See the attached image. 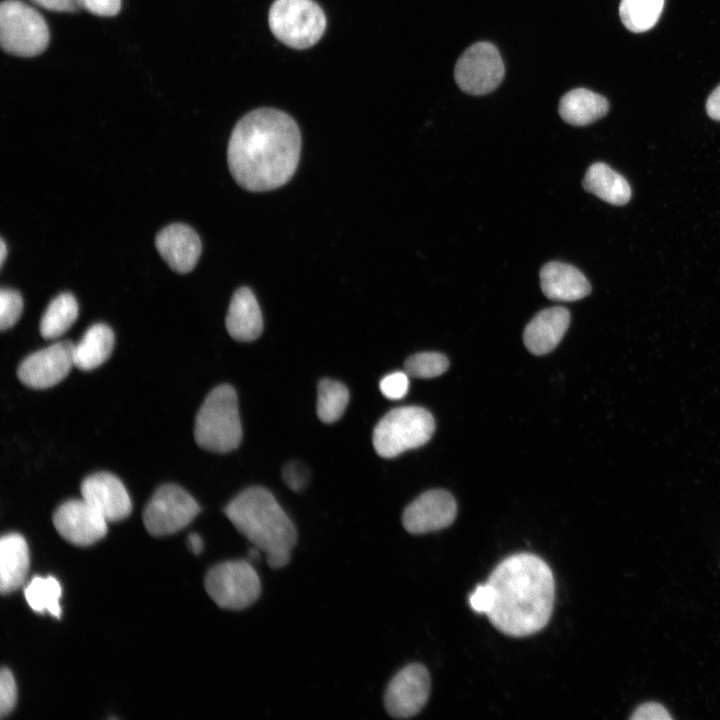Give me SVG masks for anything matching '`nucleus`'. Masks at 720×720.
I'll return each mask as SVG.
<instances>
[{
  "instance_id": "obj_19",
  "label": "nucleus",
  "mask_w": 720,
  "mask_h": 720,
  "mask_svg": "<svg viewBox=\"0 0 720 720\" xmlns=\"http://www.w3.org/2000/svg\"><path fill=\"white\" fill-rule=\"evenodd\" d=\"M229 335L237 341H253L263 330V319L254 293L238 288L230 301L225 320Z\"/></svg>"
},
{
  "instance_id": "obj_14",
  "label": "nucleus",
  "mask_w": 720,
  "mask_h": 720,
  "mask_svg": "<svg viewBox=\"0 0 720 720\" xmlns=\"http://www.w3.org/2000/svg\"><path fill=\"white\" fill-rule=\"evenodd\" d=\"M457 514L454 497L441 489L419 495L404 509L402 524L410 534H424L450 526Z\"/></svg>"
},
{
  "instance_id": "obj_31",
  "label": "nucleus",
  "mask_w": 720,
  "mask_h": 720,
  "mask_svg": "<svg viewBox=\"0 0 720 720\" xmlns=\"http://www.w3.org/2000/svg\"><path fill=\"white\" fill-rule=\"evenodd\" d=\"M408 374L404 371H396L386 375L379 383L382 394L391 400L403 398L409 389Z\"/></svg>"
},
{
  "instance_id": "obj_1",
  "label": "nucleus",
  "mask_w": 720,
  "mask_h": 720,
  "mask_svg": "<svg viewBox=\"0 0 720 720\" xmlns=\"http://www.w3.org/2000/svg\"><path fill=\"white\" fill-rule=\"evenodd\" d=\"M301 151V134L286 113L261 108L235 125L227 148L229 170L242 188L252 192L276 189L295 173Z\"/></svg>"
},
{
  "instance_id": "obj_16",
  "label": "nucleus",
  "mask_w": 720,
  "mask_h": 720,
  "mask_svg": "<svg viewBox=\"0 0 720 720\" xmlns=\"http://www.w3.org/2000/svg\"><path fill=\"white\" fill-rule=\"evenodd\" d=\"M155 246L167 265L180 274L193 270L201 254L199 236L182 223H173L159 231Z\"/></svg>"
},
{
  "instance_id": "obj_5",
  "label": "nucleus",
  "mask_w": 720,
  "mask_h": 720,
  "mask_svg": "<svg viewBox=\"0 0 720 720\" xmlns=\"http://www.w3.org/2000/svg\"><path fill=\"white\" fill-rule=\"evenodd\" d=\"M434 430L435 421L428 410L418 406L395 408L376 424L373 446L379 456L394 458L427 443Z\"/></svg>"
},
{
  "instance_id": "obj_40",
  "label": "nucleus",
  "mask_w": 720,
  "mask_h": 720,
  "mask_svg": "<svg viewBox=\"0 0 720 720\" xmlns=\"http://www.w3.org/2000/svg\"><path fill=\"white\" fill-rule=\"evenodd\" d=\"M8 253L6 243L3 238L0 240V264L3 266L4 260L6 258V255Z\"/></svg>"
},
{
  "instance_id": "obj_25",
  "label": "nucleus",
  "mask_w": 720,
  "mask_h": 720,
  "mask_svg": "<svg viewBox=\"0 0 720 720\" xmlns=\"http://www.w3.org/2000/svg\"><path fill=\"white\" fill-rule=\"evenodd\" d=\"M61 594L60 583L52 576H36L24 588L25 599L33 611L48 612L56 618L61 615Z\"/></svg>"
},
{
  "instance_id": "obj_23",
  "label": "nucleus",
  "mask_w": 720,
  "mask_h": 720,
  "mask_svg": "<svg viewBox=\"0 0 720 720\" xmlns=\"http://www.w3.org/2000/svg\"><path fill=\"white\" fill-rule=\"evenodd\" d=\"M583 188L612 205H624L631 197L627 180L602 162L594 163L588 168Z\"/></svg>"
},
{
  "instance_id": "obj_35",
  "label": "nucleus",
  "mask_w": 720,
  "mask_h": 720,
  "mask_svg": "<svg viewBox=\"0 0 720 720\" xmlns=\"http://www.w3.org/2000/svg\"><path fill=\"white\" fill-rule=\"evenodd\" d=\"M79 8L98 16H114L120 11L121 0H75Z\"/></svg>"
},
{
  "instance_id": "obj_17",
  "label": "nucleus",
  "mask_w": 720,
  "mask_h": 720,
  "mask_svg": "<svg viewBox=\"0 0 720 720\" xmlns=\"http://www.w3.org/2000/svg\"><path fill=\"white\" fill-rule=\"evenodd\" d=\"M569 323L570 313L564 307H551L540 311L524 330L526 348L535 355L552 351L563 338Z\"/></svg>"
},
{
  "instance_id": "obj_20",
  "label": "nucleus",
  "mask_w": 720,
  "mask_h": 720,
  "mask_svg": "<svg viewBox=\"0 0 720 720\" xmlns=\"http://www.w3.org/2000/svg\"><path fill=\"white\" fill-rule=\"evenodd\" d=\"M30 557L25 538L8 533L0 540V591L9 594L19 589L29 571Z\"/></svg>"
},
{
  "instance_id": "obj_12",
  "label": "nucleus",
  "mask_w": 720,
  "mask_h": 720,
  "mask_svg": "<svg viewBox=\"0 0 720 720\" xmlns=\"http://www.w3.org/2000/svg\"><path fill=\"white\" fill-rule=\"evenodd\" d=\"M74 344L60 341L27 356L19 365V380L33 389H45L62 381L74 366Z\"/></svg>"
},
{
  "instance_id": "obj_38",
  "label": "nucleus",
  "mask_w": 720,
  "mask_h": 720,
  "mask_svg": "<svg viewBox=\"0 0 720 720\" xmlns=\"http://www.w3.org/2000/svg\"><path fill=\"white\" fill-rule=\"evenodd\" d=\"M187 543H188V546H189L190 550H191L193 553L199 554V553L202 552L204 543H203V540H202V538H201V536H200L199 534H197V533H191V534L188 536Z\"/></svg>"
},
{
  "instance_id": "obj_29",
  "label": "nucleus",
  "mask_w": 720,
  "mask_h": 720,
  "mask_svg": "<svg viewBox=\"0 0 720 720\" xmlns=\"http://www.w3.org/2000/svg\"><path fill=\"white\" fill-rule=\"evenodd\" d=\"M23 310V300L20 293L9 288L0 291V328L6 330L12 327L19 319Z\"/></svg>"
},
{
  "instance_id": "obj_18",
  "label": "nucleus",
  "mask_w": 720,
  "mask_h": 720,
  "mask_svg": "<svg viewBox=\"0 0 720 720\" xmlns=\"http://www.w3.org/2000/svg\"><path fill=\"white\" fill-rule=\"evenodd\" d=\"M544 295L557 301H576L587 296L591 286L580 270L572 265L553 261L540 270Z\"/></svg>"
},
{
  "instance_id": "obj_33",
  "label": "nucleus",
  "mask_w": 720,
  "mask_h": 720,
  "mask_svg": "<svg viewBox=\"0 0 720 720\" xmlns=\"http://www.w3.org/2000/svg\"><path fill=\"white\" fill-rule=\"evenodd\" d=\"M631 720H671L673 717L668 710L658 702H645L638 705L631 716Z\"/></svg>"
},
{
  "instance_id": "obj_11",
  "label": "nucleus",
  "mask_w": 720,
  "mask_h": 720,
  "mask_svg": "<svg viewBox=\"0 0 720 720\" xmlns=\"http://www.w3.org/2000/svg\"><path fill=\"white\" fill-rule=\"evenodd\" d=\"M430 688L431 681L426 667L420 663L409 664L388 683L384 693V707L393 718H410L425 706Z\"/></svg>"
},
{
  "instance_id": "obj_37",
  "label": "nucleus",
  "mask_w": 720,
  "mask_h": 720,
  "mask_svg": "<svg viewBox=\"0 0 720 720\" xmlns=\"http://www.w3.org/2000/svg\"><path fill=\"white\" fill-rule=\"evenodd\" d=\"M706 111L710 118L720 121V85L708 97Z\"/></svg>"
},
{
  "instance_id": "obj_39",
  "label": "nucleus",
  "mask_w": 720,
  "mask_h": 720,
  "mask_svg": "<svg viewBox=\"0 0 720 720\" xmlns=\"http://www.w3.org/2000/svg\"><path fill=\"white\" fill-rule=\"evenodd\" d=\"M260 552H262V551H261L260 549H258L257 547H255V546H253L252 548H250L249 551H248V558H249V560H253V561L259 560V558H260V556H261V553H260Z\"/></svg>"
},
{
  "instance_id": "obj_36",
  "label": "nucleus",
  "mask_w": 720,
  "mask_h": 720,
  "mask_svg": "<svg viewBox=\"0 0 720 720\" xmlns=\"http://www.w3.org/2000/svg\"><path fill=\"white\" fill-rule=\"evenodd\" d=\"M36 5L55 12H74L79 9L75 0H30Z\"/></svg>"
},
{
  "instance_id": "obj_3",
  "label": "nucleus",
  "mask_w": 720,
  "mask_h": 720,
  "mask_svg": "<svg viewBox=\"0 0 720 720\" xmlns=\"http://www.w3.org/2000/svg\"><path fill=\"white\" fill-rule=\"evenodd\" d=\"M224 513L253 546L266 553H290L297 542V531L273 494L253 486L240 492Z\"/></svg>"
},
{
  "instance_id": "obj_30",
  "label": "nucleus",
  "mask_w": 720,
  "mask_h": 720,
  "mask_svg": "<svg viewBox=\"0 0 720 720\" xmlns=\"http://www.w3.org/2000/svg\"><path fill=\"white\" fill-rule=\"evenodd\" d=\"M17 702V686L8 668L0 673V715L2 718L12 712Z\"/></svg>"
},
{
  "instance_id": "obj_21",
  "label": "nucleus",
  "mask_w": 720,
  "mask_h": 720,
  "mask_svg": "<svg viewBox=\"0 0 720 720\" xmlns=\"http://www.w3.org/2000/svg\"><path fill=\"white\" fill-rule=\"evenodd\" d=\"M609 104L605 97L585 88L566 93L559 102L561 118L575 126H585L605 116Z\"/></svg>"
},
{
  "instance_id": "obj_7",
  "label": "nucleus",
  "mask_w": 720,
  "mask_h": 720,
  "mask_svg": "<svg viewBox=\"0 0 720 720\" xmlns=\"http://www.w3.org/2000/svg\"><path fill=\"white\" fill-rule=\"evenodd\" d=\"M269 26L284 44L304 49L314 45L323 35L326 18L312 0H276L270 8Z\"/></svg>"
},
{
  "instance_id": "obj_26",
  "label": "nucleus",
  "mask_w": 720,
  "mask_h": 720,
  "mask_svg": "<svg viewBox=\"0 0 720 720\" xmlns=\"http://www.w3.org/2000/svg\"><path fill=\"white\" fill-rule=\"evenodd\" d=\"M663 6L664 0H621L619 15L629 31L645 32L657 23Z\"/></svg>"
},
{
  "instance_id": "obj_27",
  "label": "nucleus",
  "mask_w": 720,
  "mask_h": 720,
  "mask_svg": "<svg viewBox=\"0 0 720 720\" xmlns=\"http://www.w3.org/2000/svg\"><path fill=\"white\" fill-rule=\"evenodd\" d=\"M349 401L348 389L332 379H322L318 384L317 415L324 423H333L344 413Z\"/></svg>"
},
{
  "instance_id": "obj_9",
  "label": "nucleus",
  "mask_w": 720,
  "mask_h": 720,
  "mask_svg": "<svg viewBox=\"0 0 720 720\" xmlns=\"http://www.w3.org/2000/svg\"><path fill=\"white\" fill-rule=\"evenodd\" d=\"M199 511L198 503L187 491L175 484H164L147 502L143 523L151 535H169L187 526Z\"/></svg>"
},
{
  "instance_id": "obj_22",
  "label": "nucleus",
  "mask_w": 720,
  "mask_h": 720,
  "mask_svg": "<svg viewBox=\"0 0 720 720\" xmlns=\"http://www.w3.org/2000/svg\"><path fill=\"white\" fill-rule=\"evenodd\" d=\"M114 347V333L104 323L90 326L81 340L74 344V366L88 371L103 364L111 355Z\"/></svg>"
},
{
  "instance_id": "obj_32",
  "label": "nucleus",
  "mask_w": 720,
  "mask_h": 720,
  "mask_svg": "<svg viewBox=\"0 0 720 720\" xmlns=\"http://www.w3.org/2000/svg\"><path fill=\"white\" fill-rule=\"evenodd\" d=\"M282 477L286 485L293 491H301L308 481V471L305 466L293 461L283 467Z\"/></svg>"
},
{
  "instance_id": "obj_34",
  "label": "nucleus",
  "mask_w": 720,
  "mask_h": 720,
  "mask_svg": "<svg viewBox=\"0 0 720 720\" xmlns=\"http://www.w3.org/2000/svg\"><path fill=\"white\" fill-rule=\"evenodd\" d=\"M494 601V593L492 587L486 583L478 585L469 596L471 608L477 613L488 614Z\"/></svg>"
},
{
  "instance_id": "obj_10",
  "label": "nucleus",
  "mask_w": 720,
  "mask_h": 720,
  "mask_svg": "<svg viewBox=\"0 0 720 720\" xmlns=\"http://www.w3.org/2000/svg\"><path fill=\"white\" fill-rule=\"evenodd\" d=\"M454 76L462 91L483 95L493 91L504 77V64L497 48L488 42L470 46L458 59Z\"/></svg>"
},
{
  "instance_id": "obj_8",
  "label": "nucleus",
  "mask_w": 720,
  "mask_h": 720,
  "mask_svg": "<svg viewBox=\"0 0 720 720\" xmlns=\"http://www.w3.org/2000/svg\"><path fill=\"white\" fill-rule=\"evenodd\" d=\"M204 586L210 598L222 609L243 610L261 594L260 578L248 560H234L213 566Z\"/></svg>"
},
{
  "instance_id": "obj_4",
  "label": "nucleus",
  "mask_w": 720,
  "mask_h": 720,
  "mask_svg": "<svg viewBox=\"0 0 720 720\" xmlns=\"http://www.w3.org/2000/svg\"><path fill=\"white\" fill-rule=\"evenodd\" d=\"M194 438L203 449L226 453L241 443L242 427L235 390L227 384L215 387L195 418Z\"/></svg>"
},
{
  "instance_id": "obj_15",
  "label": "nucleus",
  "mask_w": 720,
  "mask_h": 720,
  "mask_svg": "<svg viewBox=\"0 0 720 720\" xmlns=\"http://www.w3.org/2000/svg\"><path fill=\"white\" fill-rule=\"evenodd\" d=\"M81 494L107 521H119L131 513L130 496L121 480L111 473L98 472L86 477Z\"/></svg>"
},
{
  "instance_id": "obj_24",
  "label": "nucleus",
  "mask_w": 720,
  "mask_h": 720,
  "mask_svg": "<svg viewBox=\"0 0 720 720\" xmlns=\"http://www.w3.org/2000/svg\"><path fill=\"white\" fill-rule=\"evenodd\" d=\"M78 317V304L71 293L56 296L46 308L40 321V333L45 339L63 335Z\"/></svg>"
},
{
  "instance_id": "obj_28",
  "label": "nucleus",
  "mask_w": 720,
  "mask_h": 720,
  "mask_svg": "<svg viewBox=\"0 0 720 720\" xmlns=\"http://www.w3.org/2000/svg\"><path fill=\"white\" fill-rule=\"evenodd\" d=\"M449 366L445 355L422 352L410 356L404 364L405 372L412 377L433 378L443 374Z\"/></svg>"
},
{
  "instance_id": "obj_2",
  "label": "nucleus",
  "mask_w": 720,
  "mask_h": 720,
  "mask_svg": "<svg viewBox=\"0 0 720 720\" xmlns=\"http://www.w3.org/2000/svg\"><path fill=\"white\" fill-rule=\"evenodd\" d=\"M487 583L494 601L487 617L505 635L525 637L543 629L554 604L551 569L540 557L519 553L500 562Z\"/></svg>"
},
{
  "instance_id": "obj_6",
  "label": "nucleus",
  "mask_w": 720,
  "mask_h": 720,
  "mask_svg": "<svg viewBox=\"0 0 720 720\" xmlns=\"http://www.w3.org/2000/svg\"><path fill=\"white\" fill-rule=\"evenodd\" d=\"M2 49L21 57L42 53L49 43V30L42 15L20 0H4L0 6Z\"/></svg>"
},
{
  "instance_id": "obj_13",
  "label": "nucleus",
  "mask_w": 720,
  "mask_h": 720,
  "mask_svg": "<svg viewBox=\"0 0 720 720\" xmlns=\"http://www.w3.org/2000/svg\"><path fill=\"white\" fill-rule=\"evenodd\" d=\"M107 520L82 499L62 503L53 514V524L66 541L77 546H89L107 533Z\"/></svg>"
}]
</instances>
